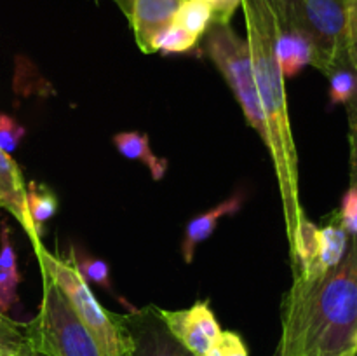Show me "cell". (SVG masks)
<instances>
[{
  "label": "cell",
  "mask_w": 357,
  "mask_h": 356,
  "mask_svg": "<svg viewBox=\"0 0 357 356\" xmlns=\"http://www.w3.org/2000/svg\"><path fill=\"white\" fill-rule=\"evenodd\" d=\"M0 313H2V311H0Z\"/></svg>",
  "instance_id": "d6a6232c"
},
{
  "label": "cell",
  "mask_w": 357,
  "mask_h": 356,
  "mask_svg": "<svg viewBox=\"0 0 357 356\" xmlns=\"http://www.w3.org/2000/svg\"><path fill=\"white\" fill-rule=\"evenodd\" d=\"M352 348H354L356 356H357V332H356V335H354V344H352Z\"/></svg>",
  "instance_id": "4dcf8cb0"
},
{
  "label": "cell",
  "mask_w": 357,
  "mask_h": 356,
  "mask_svg": "<svg viewBox=\"0 0 357 356\" xmlns=\"http://www.w3.org/2000/svg\"><path fill=\"white\" fill-rule=\"evenodd\" d=\"M204 356H250V351L239 334L222 330Z\"/></svg>",
  "instance_id": "603a6c76"
},
{
  "label": "cell",
  "mask_w": 357,
  "mask_h": 356,
  "mask_svg": "<svg viewBox=\"0 0 357 356\" xmlns=\"http://www.w3.org/2000/svg\"><path fill=\"white\" fill-rule=\"evenodd\" d=\"M337 220L347 230L349 236H357V187H351L342 198Z\"/></svg>",
  "instance_id": "d4e9b609"
},
{
  "label": "cell",
  "mask_w": 357,
  "mask_h": 356,
  "mask_svg": "<svg viewBox=\"0 0 357 356\" xmlns=\"http://www.w3.org/2000/svg\"><path fill=\"white\" fill-rule=\"evenodd\" d=\"M115 3L119 6V9L126 14V17L129 20V14H131V7H132V0H114Z\"/></svg>",
  "instance_id": "83f0119b"
},
{
  "label": "cell",
  "mask_w": 357,
  "mask_h": 356,
  "mask_svg": "<svg viewBox=\"0 0 357 356\" xmlns=\"http://www.w3.org/2000/svg\"><path fill=\"white\" fill-rule=\"evenodd\" d=\"M38 314L26 323L28 344L47 356H101L96 342L73 313L56 283L42 272Z\"/></svg>",
  "instance_id": "5b68a950"
},
{
  "label": "cell",
  "mask_w": 357,
  "mask_h": 356,
  "mask_svg": "<svg viewBox=\"0 0 357 356\" xmlns=\"http://www.w3.org/2000/svg\"><path fill=\"white\" fill-rule=\"evenodd\" d=\"M21 283L16 251L7 222L0 225V311L7 314L17 304V285Z\"/></svg>",
  "instance_id": "4fadbf2b"
},
{
  "label": "cell",
  "mask_w": 357,
  "mask_h": 356,
  "mask_svg": "<svg viewBox=\"0 0 357 356\" xmlns=\"http://www.w3.org/2000/svg\"><path fill=\"white\" fill-rule=\"evenodd\" d=\"M28 191V209H30L31 222L38 236H44V225L56 215L58 212V198L54 191L49 188L45 184L31 180L26 185Z\"/></svg>",
  "instance_id": "e0dca14e"
},
{
  "label": "cell",
  "mask_w": 357,
  "mask_h": 356,
  "mask_svg": "<svg viewBox=\"0 0 357 356\" xmlns=\"http://www.w3.org/2000/svg\"><path fill=\"white\" fill-rule=\"evenodd\" d=\"M275 58H278L282 77H295L307 65H314L316 51H314L312 42L305 35L278 23Z\"/></svg>",
  "instance_id": "7c38bea8"
},
{
  "label": "cell",
  "mask_w": 357,
  "mask_h": 356,
  "mask_svg": "<svg viewBox=\"0 0 357 356\" xmlns=\"http://www.w3.org/2000/svg\"><path fill=\"white\" fill-rule=\"evenodd\" d=\"M135 341L131 356H194L167 332L152 307L126 316Z\"/></svg>",
  "instance_id": "ba28073f"
},
{
  "label": "cell",
  "mask_w": 357,
  "mask_h": 356,
  "mask_svg": "<svg viewBox=\"0 0 357 356\" xmlns=\"http://www.w3.org/2000/svg\"><path fill=\"white\" fill-rule=\"evenodd\" d=\"M349 21H351V40L357 42V0H349Z\"/></svg>",
  "instance_id": "4316f807"
},
{
  "label": "cell",
  "mask_w": 357,
  "mask_h": 356,
  "mask_svg": "<svg viewBox=\"0 0 357 356\" xmlns=\"http://www.w3.org/2000/svg\"><path fill=\"white\" fill-rule=\"evenodd\" d=\"M183 3L185 0H132L129 21L142 52L152 54L155 37L173 23Z\"/></svg>",
  "instance_id": "30bf717a"
},
{
  "label": "cell",
  "mask_w": 357,
  "mask_h": 356,
  "mask_svg": "<svg viewBox=\"0 0 357 356\" xmlns=\"http://www.w3.org/2000/svg\"><path fill=\"white\" fill-rule=\"evenodd\" d=\"M244 199H246V195H244L243 192H234L230 198L223 199V201L218 202L215 208L194 216V218L187 223L183 243H181V255H183L187 264H192V262H194L197 246L202 241L211 237V234L215 232L220 220L225 218V216L236 215V213L243 208Z\"/></svg>",
  "instance_id": "8fae6325"
},
{
  "label": "cell",
  "mask_w": 357,
  "mask_h": 356,
  "mask_svg": "<svg viewBox=\"0 0 357 356\" xmlns=\"http://www.w3.org/2000/svg\"><path fill=\"white\" fill-rule=\"evenodd\" d=\"M26 346V323H20L0 313V355L20 356Z\"/></svg>",
  "instance_id": "44dd1931"
},
{
  "label": "cell",
  "mask_w": 357,
  "mask_h": 356,
  "mask_svg": "<svg viewBox=\"0 0 357 356\" xmlns=\"http://www.w3.org/2000/svg\"><path fill=\"white\" fill-rule=\"evenodd\" d=\"M0 356H14V355H0Z\"/></svg>",
  "instance_id": "1f68e13d"
},
{
  "label": "cell",
  "mask_w": 357,
  "mask_h": 356,
  "mask_svg": "<svg viewBox=\"0 0 357 356\" xmlns=\"http://www.w3.org/2000/svg\"><path fill=\"white\" fill-rule=\"evenodd\" d=\"M173 23L194 35L195 38H201L211 24V9L202 0H185Z\"/></svg>",
  "instance_id": "ac0fdd59"
},
{
  "label": "cell",
  "mask_w": 357,
  "mask_h": 356,
  "mask_svg": "<svg viewBox=\"0 0 357 356\" xmlns=\"http://www.w3.org/2000/svg\"><path fill=\"white\" fill-rule=\"evenodd\" d=\"M204 35L206 54L225 77L234 96L239 101L248 124L258 133L261 142L267 143V126L258 98L248 42L232 30L230 23H211Z\"/></svg>",
  "instance_id": "8992f818"
},
{
  "label": "cell",
  "mask_w": 357,
  "mask_h": 356,
  "mask_svg": "<svg viewBox=\"0 0 357 356\" xmlns=\"http://www.w3.org/2000/svg\"><path fill=\"white\" fill-rule=\"evenodd\" d=\"M340 356H356V351H354V348H351V349H349V351H345L344 355H340Z\"/></svg>",
  "instance_id": "f546056e"
},
{
  "label": "cell",
  "mask_w": 357,
  "mask_h": 356,
  "mask_svg": "<svg viewBox=\"0 0 357 356\" xmlns=\"http://www.w3.org/2000/svg\"><path fill=\"white\" fill-rule=\"evenodd\" d=\"M241 7L246 21V42L253 63L255 82L267 126L265 147L274 163L284 209L286 234L291 243L296 227L305 215L298 198V156L289 122L284 77L275 58L278 20L271 0H243Z\"/></svg>",
  "instance_id": "7a4b0ae2"
},
{
  "label": "cell",
  "mask_w": 357,
  "mask_h": 356,
  "mask_svg": "<svg viewBox=\"0 0 357 356\" xmlns=\"http://www.w3.org/2000/svg\"><path fill=\"white\" fill-rule=\"evenodd\" d=\"M114 145L121 156L129 161H139L150 171L153 180L164 178L167 171V161L153 154L150 140L142 131H122L114 136Z\"/></svg>",
  "instance_id": "5bb4252c"
},
{
  "label": "cell",
  "mask_w": 357,
  "mask_h": 356,
  "mask_svg": "<svg viewBox=\"0 0 357 356\" xmlns=\"http://www.w3.org/2000/svg\"><path fill=\"white\" fill-rule=\"evenodd\" d=\"M26 135V128L7 114H0V150L13 154Z\"/></svg>",
  "instance_id": "cb8c5ba5"
},
{
  "label": "cell",
  "mask_w": 357,
  "mask_h": 356,
  "mask_svg": "<svg viewBox=\"0 0 357 356\" xmlns=\"http://www.w3.org/2000/svg\"><path fill=\"white\" fill-rule=\"evenodd\" d=\"M199 38L185 31L178 24L171 23L166 30L160 31L153 40V52H164V54H183V52L194 51Z\"/></svg>",
  "instance_id": "ffe728a7"
},
{
  "label": "cell",
  "mask_w": 357,
  "mask_h": 356,
  "mask_svg": "<svg viewBox=\"0 0 357 356\" xmlns=\"http://www.w3.org/2000/svg\"><path fill=\"white\" fill-rule=\"evenodd\" d=\"M20 356H47V355H44V353H42V351H38V349L31 348V346L28 344L26 348H24L23 351H21Z\"/></svg>",
  "instance_id": "f1b7e54d"
},
{
  "label": "cell",
  "mask_w": 357,
  "mask_h": 356,
  "mask_svg": "<svg viewBox=\"0 0 357 356\" xmlns=\"http://www.w3.org/2000/svg\"><path fill=\"white\" fill-rule=\"evenodd\" d=\"M349 248V234L338 220L319 229V258L317 271L323 276L342 262Z\"/></svg>",
  "instance_id": "2e32d148"
},
{
  "label": "cell",
  "mask_w": 357,
  "mask_h": 356,
  "mask_svg": "<svg viewBox=\"0 0 357 356\" xmlns=\"http://www.w3.org/2000/svg\"><path fill=\"white\" fill-rule=\"evenodd\" d=\"M330 79V105H347L357 93V72L351 61L338 65L328 73Z\"/></svg>",
  "instance_id": "d6986e66"
},
{
  "label": "cell",
  "mask_w": 357,
  "mask_h": 356,
  "mask_svg": "<svg viewBox=\"0 0 357 356\" xmlns=\"http://www.w3.org/2000/svg\"><path fill=\"white\" fill-rule=\"evenodd\" d=\"M282 27L305 35L314 45V66L324 75L349 63V0H271Z\"/></svg>",
  "instance_id": "277c9868"
},
{
  "label": "cell",
  "mask_w": 357,
  "mask_h": 356,
  "mask_svg": "<svg viewBox=\"0 0 357 356\" xmlns=\"http://www.w3.org/2000/svg\"><path fill=\"white\" fill-rule=\"evenodd\" d=\"M0 208L7 209L30 237L33 250L42 244L28 209V191L20 166L10 154L0 150Z\"/></svg>",
  "instance_id": "9c48e42d"
},
{
  "label": "cell",
  "mask_w": 357,
  "mask_h": 356,
  "mask_svg": "<svg viewBox=\"0 0 357 356\" xmlns=\"http://www.w3.org/2000/svg\"><path fill=\"white\" fill-rule=\"evenodd\" d=\"M211 9V23H230L243 0H202Z\"/></svg>",
  "instance_id": "484cf974"
},
{
  "label": "cell",
  "mask_w": 357,
  "mask_h": 356,
  "mask_svg": "<svg viewBox=\"0 0 357 356\" xmlns=\"http://www.w3.org/2000/svg\"><path fill=\"white\" fill-rule=\"evenodd\" d=\"M68 258L73 262V265H75L77 271L80 272V276L86 279L87 285H96L100 286V288H103L105 292L117 297L121 302H124V306L128 307L131 313L138 311L136 307L129 306L128 300H124L122 297H119L117 293H115L114 285H112V278H110V265H108L107 262L101 260V258L98 257H93V255H89L87 251H84L82 248H75V246L70 248Z\"/></svg>",
  "instance_id": "9a60e30c"
},
{
  "label": "cell",
  "mask_w": 357,
  "mask_h": 356,
  "mask_svg": "<svg viewBox=\"0 0 357 356\" xmlns=\"http://www.w3.org/2000/svg\"><path fill=\"white\" fill-rule=\"evenodd\" d=\"M35 255L40 271L56 283L59 292L68 300L73 313L96 342L101 356H131L135 341L126 316L110 313L98 302L91 286L70 258L56 257L45 250L44 244L35 248Z\"/></svg>",
  "instance_id": "3957f363"
},
{
  "label": "cell",
  "mask_w": 357,
  "mask_h": 356,
  "mask_svg": "<svg viewBox=\"0 0 357 356\" xmlns=\"http://www.w3.org/2000/svg\"><path fill=\"white\" fill-rule=\"evenodd\" d=\"M357 332V236L345 257L316 279L295 276L275 356H340Z\"/></svg>",
  "instance_id": "6da1fadb"
},
{
  "label": "cell",
  "mask_w": 357,
  "mask_h": 356,
  "mask_svg": "<svg viewBox=\"0 0 357 356\" xmlns=\"http://www.w3.org/2000/svg\"><path fill=\"white\" fill-rule=\"evenodd\" d=\"M171 335L194 356H204L222 332L208 302H197L188 309L166 311L153 307Z\"/></svg>",
  "instance_id": "52a82bcc"
},
{
  "label": "cell",
  "mask_w": 357,
  "mask_h": 356,
  "mask_svg": "<svg viewBox=\"0 0 357 356\" xmlns=\"http://www.w3.org/2000/svg\"><path fill=\"white\" fill-rule=\"evenodd\" d=\"M349 61L357 72V42L349 40ZM349 115V142H351V187H357V93L347 103Z\"/></svg>",
  "instance_id": "7402d4cb"
}]
</instances>
